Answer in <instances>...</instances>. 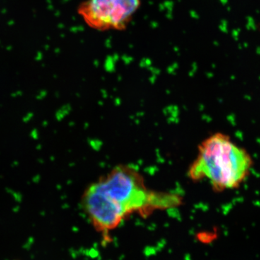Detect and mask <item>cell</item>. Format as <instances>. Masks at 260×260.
Returning a JSON list of instances; mask_svg holds the SVG:
<instances>
[{
    "instance_id": "obj_1",
    "label": "cell",
    "mask_w": 260,
    "mask_h": 260,
    "mask_svg": "<svg viewBox=\"0 0 260 260\" xmlns=\"http://www.w3.org/2000/svg\"><path fill=\"white\" fill-rule=\"evenodd\" d=\"M81 203L93 225L109 232L129 214L173 208L181 200L177 195L150 190L136 169L121 165L88 186Z\"/></svg>"
},
{
    "instance_id": "obj_2",
    "label": "cell",
    "mask_w": 260,
    "mask_h": 260,
    "mask_svg": "<svg viewBox=\"0 0 260 260\" xmlns=\"http://www.w3.org/2000/svg\"><path fill=\"white\" fill-rule=\"evenodd\" d=\"M252 167V158L245 149L234 143L229 135L218 133L199 145L188 174L191 180L208 179L214 191H222L239 188Z\"/></svg>"
},
{
    "instance_id": "obj_3",
    "label": "cell",
    "mask_w": 260,
    "mask_h": 260,
    "mask_svg": "<svg viewBox=\"0 0 260 260\" xmlns=\"http://www.w3.org/2000/svg\"><path fill=\"white\" fill-rule=\"evenodd\" d=\"M140 0H85L78 13L90 28L99 30H122L139 9Z\"/></svg>"
}]
</instances>
